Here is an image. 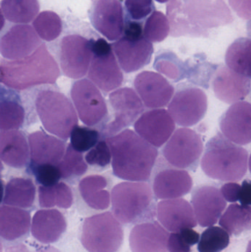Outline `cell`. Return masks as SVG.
Segmentation results:
<instances>
[{
  "mask_svg": "<svg viewBox=\"0 0 251 252\" xmlns=\"http://www.w3.org/2000/svg\"><path fill=\"white\" fill-rule=\"evenodd\" d=\"M25 111L17 96L1 94L0 103L1 131L19 130L25 122Z\"/></svg>",
  "mask_w": 251,
  "mask_h": 252,
  "instance_id": "35",
  "label": "cell"
},
{
  "mask_svg": "<svg viewBox=\"0 0 251 252\" xmlns=\"http://www.w3.org/2000/svg\"><path fill=\"white\" fill-rule=\"evenodd\" d=\"M248 158L249 153L244 148L218 133L206 144L200 165L205 174L212 179L238 182L247 172Z\"/></svg>",
  "mask_w": 251,
  "mask_h": 252,
  "instance_id": "3",
  "label": "cell"
},
{
  "mask_svg": "<svg viewBox=\"0 0 251 252\" xmlns=\"http://www.w3.org/2000/svg\"><path fill=\"white\" fill-rule=\"evenodd\" d=\"M0 157L8 167L22 169L30 159L29 142L19 130H4L0 134Z\"/></svg>",
  "mask_w": 251,
  "mask_h": 252,
  "instance_id": "27",
  "label": "cell"
},
{
  "mask_svg": "<svg viewBox=\"0 0 251 252\" xmlns=\"http://www.w3.org/2000/svg\"><path fill=\"white\" fill-rule=\"evenodd\" d=\"M179 232L182 238H184V241L191 247L195 245L200 241V235L195 231L192 229V228L182 229Z\"/></svg>",
  "mask_w": 251,
  "mask_h": 252,
  "instance_id": "51",
  "label": "cell"
},
{
  "mask_svg": "<svg viewBox=\"0 0 251 252\" xmlns=\"http://www.w3.org/2000/svg\"><path fill=\"white\" fill-rule=\"evenodd\" d=\"M28 169L42 186H53L60 182L62 179L60 168L55 164L30 162Z\"/></svg>",
  "mask_w": 251,
  "mask_h": 252,
  "instance_id": "42",
  "label": "cell"
},
{
  "mask_svg": "<svg viewBox=\"0 0 251 252\" xmlns=\"http://www.w3.org/2000/svg\"><path fill=\"white\" fill-rule=\"evenodd\" d=\"M220 225L229 235H240L251 230V207L232 204L221 216Z\"/></svg>",
  "mask_w": 251,
  "mask_h": 252,
  "instance_id": "33",
  "label": "cell"
},
{
  "mask_svg": "<svg viewBox=\"0 0 251 252\" xmlns=\"http://www.w3.org/2000/svg\"><path fill=\"white\" fill-rule=\"evenodd\" d=\"M1 11L5 19L16 24H28L39 14L38 0H1Z\"/></svg>",
  "mask_w": 251,
  "mask_h": 252,
  "instance_id": "32",
  "label": "cell"
},
{
  "mask_svg": "<svg viewBox=\"0 0 251 252\" xmlns=\"http://www.w3.org/2000/svg\"><path fill=\"white\" fill-rule=\"evenodd\" d=\"M203 151L200 135L192 129H177L163 148L165 159L173 167L191 168L195 165Z\"/></svg>",
  "mask_w": 251,
  "mask_h": 252,
  "instance_id": "9",
  "label": "cell"
},
{
  "mask_svg": "<svg viewBox=\"0 0 251 252\" xmlns=\"http://www.w3.org/2000/svg\"><path fill=\"white\" fill-rule=\"evenodd\" d=\"M62 179H72L83 176L88 170V164L82 153L75 151L69 144L63 158L58 164Z\"/></svg>",
  "mask_w": 251,
  "mask_h": 252,
  "instance_id": "37",
  "label": "cell"
},
{
  "mask_svg": "<svg viewBox=\"0 0 251 252\" xmlns=\"http://www.w3.org/2000/svg\"><path fill=\"white\" fill-rule=\"evenodd\" d=\"M35 111L49 133L66 140L78 126L76 109L69 99L58 91L41 90L35 100Z\"/></svg>",
  "mask_w": 251,
  "mask_h": 252,
  "instance_id": "5",
  "label": "cell"
},
{
  "mask_svg": "<svg viewBox=\"0 0 251 252\" xmlns=\"http://www.w3.org/2000/svg\"><path fill=\"white\" fill-rule=\"evenodd\" d=\"M251 79L229 67L222 66L217 71L212 81L214 93L225 103L240 102L250 93Z\"/></svg>",
  "mask_w": 251,
  "mask_h": 252,
  "instance_id": "23",
  "label": "cell"
},
{
  "mask_svg": "<svg viewBox=\"0 0 251 252\" xmlns=\"http://www.w3.org/2000/svg\"><path fill=\"white\" fill-rule=\"evenodd\" d=\"M239 201L242 205L251 207V181L245 180L243 182Z\"/></svg>",
  "mask_w": 251,
  "mask_h": 252,
  "instance_id": "50",
  "label": "cell"
},
{
  "mask_svg": "<svg viewBox=\"0 0 251 252\" xmlns=\"http://www.w3.org/2000/svg\"><path fill=\"white\" fill-rule=\"evenodd\" d=\"M125 7L131 20L140 21L153 13V0H125Z\"/></svg>",
  "mask_w": 251,
  "mask_h": 252,
  "instance_id": "44",
  "label": "cell"
},
{
  "mask_svg": "<svg viewBox=\"0 0 251 252\" xmlns=\"http://www.w3.org/2000/svg\"><path fill=\"white\" fill-rule=\"evenodd\" d=\"M169 231L157 221H148L136 225L129 236V245L133 252H168Z\"/></svg>",
  "mask_w": 251,
  "mask_h": 252,
  "instance_id": "21",
  "label": "cell"
},
{
  "mask_svg": "<svg viewBox=\"0 0 251 252\" xmlns=\"http://www.w3.org/2000/svg\"><path fill=\"white\" fill-rule=\"evenodd\" d=\"M93 58L91 40L80 35L63 37L60 43V66L65 76L80 79L89 70Z\"/></svg>",
  "mask_w": 251,
  "mask_h": 252,
  "instance_id": "10",
  "label": "cell"
},
{
  "mask_svg": "<svg viewBox=\"0 0 251 252\" xmlns=\"http://www.w3.org/2000/svg\"><path fill=\"white\" fill-rule=\"evenodd\" d=\"M81 241L88 252H118L124 241L122 223L110 212L87 218L83 223Z\"/></svg>",
  "mask_w": 251,
  "mask_h": 252,
  "instance_id": "6",
  "label": "cell"
},
{
  "mask_svg": "<svg viewBox=\"0 0 251 252\" xmlns=\"http://www.w3.org/2000/svg\"><path fill=\"white\" fill-rule=\"evenodd\" d=\"M123 36L131 40H138L144 36V28L138 21L128 20L125 23Z\"/></svg>",
  "mask_w": 251,
  "mask_h": 252,
  "instance_id": "47",
  "label": "cell"
},
{
  "mask_svg": "<svg viewBox=\"0 0 251 252\" xmlns=\"http://www.w3.org/2000/svg\"><path fill=\"white\" fill-rule=\"evenodd\" d=\"M28 139L31 162L58 165L66 153L65 140L44 130L29 133Z\"/></svg>",
  "mask_w": 251,
  "mask_h": 252,
  "instance_id": "24",
  "label": "cell"
},
{
  "mask_svg": "<svg viewBox=\"0 0 251 252\" xmlns=\"http://www.w3.org/2000/svg\"><path fill=\"white\" fill-rule=\"evenodd\" d=\"M190 247L180 232H172L170 234L168 242V250L169 252H190Z\"/></svg>",
  "mask_w": 251,
  "mask_h": 252,
  "instance_id": "45",
  "label": "cell"
},
{
  "mask_svg": "<svg viewBox=\"0 0 251 252\" xmlns=\"http://www.w3.org/2000/svg\"><path fill=\"white\" fill-rule=\"evenodd\" d=\"M192 204L197 223L202 227H210L218 223L226 207L221 191L212 186L196 188L192 195Z\"/></svg>",
  "mask_w": 251,
  "mask_h": 252,
  "instance_id": "17",
  "label": "cell"
},
{
  "mask_svg": "<svg viewBox=\"0 0 251 252\" xmlns=\"http://www.w3.org/2000/svg\"><path fill=\"white\" fill-rule=\"evenodd\" d=\"M240 190H241V186L234 182H228L221 188V192L225 201L231 203L239 201Z\"/></svg>",
  "mask_w": 251,
  "mask_h": 252,
  "instance_id": "48",
  "label": "cell"
},
{
  "mask_svg": "<svg viewBox=\"0 0 251 252\" xmlns=\"http://www.w3.org/2000/svg\"><path fill=\"white\" fill-rule=\"evenodd\" d=\"M4 14H3L2 12L1 11V29H3V27H4Z\"/></svg>",
  "mask_w": 251,
  "mask_h": 252,
  "instance_id": "53",
  "label": "cell"
},
{
  "mask_svg": "<svg viewBox=\"0 0 251 252\" xmlns=\"http://www.w3.org/2000/svg\"><path fill=\"white\" fill-rule=\"evenodd\" d=\"M220 127L223 134L237 145L251 142V104L240 101L234 103L221 117Z\"/></svg>",
  "mask_w": 251,
  "mask_h": 252,
  "instance_id": "18",
  "label": "cell"
},
{
  "mask_svg": "<svg viewBox=\"0 0 251 252\" xmlns=\"http://www.w3.org/2000/svg\"><path fill=\"white\" fill-rule=\"evenodd\" d=\"M156 216L161 224L169 232H178L195 227L197 219L191 204L184 198L163 200L156 207Z\"/></svg>",
  "mask_w": 251,
  "mask_h": 252,
  "instance_id": "19",
  "label": "cell"
},
{
  "mask_svg": "<svg viewBox=\"0 0 251 252\" xmlns=\"http://www.w3.org/2000/svg\"><path fill=\"white\" fill-rule=\"evenodd\" d=\"M0 72L1 84L15 90L54 84L60 76L57 62L43 43L32 54L24 59L1 61Z\"/></svg>",
  "mask_w": 251,
  "mask_h": 252,
  "instance_id": "2",
  "label": "cell"
},
{
  "mask_svg": "<svg viewBox=\"0 0 251 252\" xmlns=\"http://www.w3.org/2000/svg\"><path fill=\"white\" fill-rule=\"evenodd\" d=\"M185 7L192 22L203 28H215L233 21L223 0H185Z\"/></svg>",
  "mask_w": 251,
  "mask_h": 252,
  "instance_id": "20",
  "label": "cell"
},
{
  "mask_svg": "<svg viewBox=\"0 0 251 252\" xmlns=\"http://www.w3.org/2000/svg\"><path fill=\"white\" fill-rule=\"evenodd\" d=\"M228 67L237 73L251 78V40L240 38L228 47L225 53Z\"/></svg>",
  "mask_w": 251,
  "mask_h": 252,
  "instance_id": "31",
  "label": "cell"
},
{
  "mask_svg": "<svg viewBox=\"0 0 251 252\" xmlns=\"http://www.w3.org/2000/svg\"><path fill=\"white\" fill-rule=\"evenodd\" d=\"M36 188L32 179L16 177L10 179L4 188L3 205L29 209L33 205Z\"/></svg>",
  "mask_w": 251,
  "mask_h": 252,
  "instance_id": "30",
  "label": "cell"
},
{
  "mask_svg": "<svg viewBox=\"0 0 251 252\" xmlns=\"http://www.w3.org/2000/svg\"><path fill=\"white\" fill-rule=\"evenodd\" d=\"M246 252H251V241L249 243V245H248L247 250H246Z\"/></svg>",
  "mask_w": 251,
  "mask_h": 252,
  "instance_id": "54",
  "label": "cell"
},
{
  "mask_svg": "<svg viewBox=\"0 0 251 252\" xmlns=\"http://www.w3.org/2000/svg\"><path fill=\"white\" fill-rule=\"evenodd\" d=\"M38 252H60L56 249L53 248L52 247H48L47 248L44 249V250H40Z\"/></svg>",
  "mask_w": 251,
  "mask_h": 252,
  "instance_id": "52",
  "label": "cell"
},
{
  "mask_svg": "<svg viewBox=\"0 0 251 252\" xmlns=\"http://www.w3.org/2000/svg\"><path fill=\"white\" fill-rule=\"evenodd\" d=\"M87 164L98 167H106L112 161V151L106 140H100L85 157Z\"/></svg>",
  "mask_w": 251,
  "mask_h": 252,
  "instance_id": "43",
  "label": "cell"
},
{
  "mask_svg": "<svg viewBox=\"0 0 251 252\" xmlns=\"http://www.w3.org/2000/svg\"><path fill=\"white\" fill-rule=\"evenodd\" d=\"M136 92L149 109L165 107L173 97L175 89L160 74L152 71H143L134 79Z\"/></svg>",
  "mask_w": 251,
  "mask_h": 252,
  "instance_id": "15",
  "label": "cell"
},
{
  "mask_svg": "<svg viewBox=\"0 0 251 252\" xmlns=\"http://www.w3.org/2000/svg\"><path fill=\"white\" fill-rule=\"evenodd\" d=\"M89 16L94 29L109 41H117L123 36L125 18L119 0H96Z\"/></svg>",
  "mask_w": 251,
  "mask_h": 252,
  "instance_id": "12",
  "label": "cell"
},
{
  "mask_svg": "<svg viewBox=\"0 0 251 252\" xmlns=\"http://www.w3.org/2000/svg\"><path fill=\"white\" fill-rule=\"evenodd\" d=\"M88 78L104 93L119 89L123 82V74L113 50L108 54L93 56Z\"/></svg>",
  "mask_w": 251,
  "mask_h": 252,
  "instance_id": "22",
  "label": "cell"
},
{
  "mask_svg": "<svg viewBox=\"0 0 251 252\" xmlns=\"http://www.w3.org/2000/svg\"><path fill=\"white\" fill-rule=\"evenodd\" d=\"M70 94L78 117L85 126H97L107 116L106 100L100 89L89 79L84 78L75 81Z\"/></svg>",
  "mask_w": 251,
  "mask_h": 252,
  "instance_id": "7",
  "label": "cell"
},
{
  "mask_svg": "<svg viewBox=\"0 0 251 252\" xmlns=\"http://www.w3.org/2000/svg\"><path fill=\"white\" fill-rule=\"evenodd\" d=\"M229 242V234L223 228L210 226L202 233L197 250L199 252H221Z\"/></svg>",
  "mask_w": 251,
  "mask_h": 252,
  "instance_id": "38",
  "label": "cell"
},
{
  "mask_svg": "<svg viewBox=\"0 0 251 252\" xmlns=\"http://www.w3.org/2000/svg\"><path fill=\"white\" fill-rule=\"evenodd\" d=\"M106 142L111 148L114 176L129 182H147L151 176L159 152L137 132L125 129Z\"/></svg>",
  "mask_w": 251,
  "mask_h": 252,
  "instance_id": "1",
  "label": "cell"
},
{
  "mask_svg": "<svg viewBox=\"0 0 251 252\" xmlns=\"http://www.w3.org/2000/svg\"><path fill=\"white\" fill-rule=\"evenodd\" d=\"M169 31L170 25L167 16L155 10L144 24V36L150 42H162L168 36Z\"/></svg>",
  "mask_w": 251,
  "mask_h": 252,
  "instance_id": "40",
  "label": "cell"
},
{
  "mask_svg": "<svg viewBox=\"0 0 251 252\" xmlns=\"http://www.w3.org/2000/svg\"><path fill=\"white\" fill-rule=\"evenodd\" d=\"M134 126V130L141 138L156 148L167 143L175 128L173 118L164 109L144 112Z\"/></svg>",
  "mask_w": 251,
  "mask_h": 252,
  "instance_id": "14",
  "label": "cell"
},
{
  "mask_svg": "<svg viewBox=\"0 0 251 252\" xmlns=\"http://www.w3.org/2000/svg\"><path fill=\"white\" fill-rule=\"evenodd\" d=\"M193 185V179L186 170L165 169L155 176L153 189L159 199H175L188 194Z\"/></svg>",
  "mask_w": 251,
  "mask_h": 252,
  "instance_id": "25",
  "label": "cell"
},
{
  "mask_svg": "<svg viewBox=\"0 0 251 252\" xmlns=\"http://www.w3.org/2000/svg\"><path fill=\"white\" fill-rule=\"evenodd\" d=\"M156 1H158V2L165 3L167 2V1H169V0H156Z\"/></svg>",
  "mask_w": 251,
  "mask_h": 252,
  "instance_id": "55",
  "label": "cell"
},
{
  "mask_svg": "<svg viewBox=\"0 0 251 252\" xmlns=\"http://www.w3.org/2000/svg\"><path fill=\"white\" fill-rule=\"evenodd\" d=\"M33 27L28 24L12 26L1 36L0 52L6 60H19L32 54L42 44Z\"/></svg>",
  "mask_w": 251,
  "mask_h": 252,
  "instance_id": "13",
  "label": "cell"
},
{
  "mask_svg": "<svg viewBox=\"0 0 251 252\" xmlns=\"http://www.w3.org/2000/svg\"><path fill=\"white\" fill-rule=\"evenodd\" d=\"M249 170H250L251 173V154L250 156V158H249Z\"/></svg>",
  "mask_w": 251,
  "mask_h": 252,
  "instance_id": "56",
  "label": "cell"
},
{
  "mask_svg": "<svg viewBox=\"0 0 251 252\" xmlns=\"http://www.w3.org/2000/svg\"><path fill=\"white\" fill-rule=\"evenodd\" d=\"M73 200L72 189L64 182H58L53 186L41 185L38 188V202L41 208L69 209L73 204Z\"/></svg>",
  "mask_w": 251,
  "mask_h": 252,
  "instance_id": "34",
  "label": "cell"
},
{
  "mask_svg": "<svg viewBox=\"0 0 251 252\" xmlns=\"http://www.w3.org/2000/svg\"><path fill=\"white\" fill-rule=\"evenodd\" d=\"M100 133L91 127L77 126L70 135V145L80 153L89 151L100 142Z\"/></svg>",
  "mask_w": 251,
  "mask_h": 252,
  "instance_id": "41",
  "label": "cell"
},
{
  "mask_svg": "<svg viewBox=\"0 0 251 252\" xmlns=\"http://www.w3.org/2000/svg\"><path fill=\"white\" fill-rule=\"evenodd\" d=\"M153 66L158 72L175 82L187 77L182 62L178 60L175 55L169 52L156 56Z\"/></svg>",
  "mask_w": 251,
  "mask_h": 252,
  "instance_id": "39",
  "label": "cell"
},
{
  "mask_svg": "<svg viewBox=\"0 0 251 252\" xmlns=\"http://www.w3.org/2000/svg\"><path fill=\"white\" fill-rule=\"evenodd\" d=\"M91 48L93 56H101L113 51V47L106 39L100 38L97 40H91Z\"/></svg>",
  "mask_w": 251,
  "mask_h": 252,
  "instance_id": "49",
  "label": "cell"
},
{
  "mask_svg": "<svg viewBox=\"0 0 251 252\" xmlns=\"http://www.w3.org/2000/svg\"><path fill=\"white\" fill-rule=\"evenodd\" d=\"M32 27L41 39L52 41L61 34L63 24L60 16L53 11L44 10L37 16Z\"/></svg>",
  "mask_w": 251,
  "mask_h": 252,
  "instance_id": "36",
  "label": "cell"
},
{
  "mask_svg": "<svg viewBox=\"0 0 251 252\" xmlns=\"http://www.w3.org/2000/svg\"><path fill=\"white\" fill-rule=\"evenodd\" d=\"M112 47L121 69L126 73L137 72L148 65L154 51L153 44L145 37L131 40L122 36Z\"/></svg>",
  "mask_w": 251,
  "mask_h": 252,
  "instance_id": "16",
  "label": "cell"
},
{
  "mask_svg": "<svg viewBox=\"0 0 251 252\" xmlns=\"http://www.w3.org/2000/svg\"><path fill=\"white\" fill-rule=\"evenodd\" d=\"M208 109L206 93L198 88L190 87L178 90L171 100L168 111L178 126H193L205 117Z\"/></svg>",
  "mask_w": 251,
  "mask_h": 252,
  "instance_id": "11",
  "label": "cell"
},
{
  "mask_svg": "<svg viewBox=\"0 0 251 252\" xmlns=\"http://www.w3.org/2000/svg\"><path fill=\"white\" fill-rule=\"evenodd\" d=\"M113 118L103 129L110 137L137 122L144 111V105L137 92L129 87L119 88L109 94Z\"/></svg>",
  "mask_w": 251,
  "mask_h": 252,
  "instance_id": "8",
  "label": "cell"
},
{
  "mask_svg": "<svg viewBox=\"0 0 251 252\" xmlns=\"http://www.w3.org/2000/svg\"><path fill=\"white\" fill-rule=\"evenodd\" d=\"M112 212L122 224L152 221L156 215L151 187L146 182H123L113 187Z\"/></svg>",
  "mask_w": 251,
  "mask_h": 252,
  "instance_id": "4",
  "label": "cell"
},
{
  "mask_svg": "<svg viewBox=\"0 0 251 252\" xmlns=\"http://www.w3.org/2000/svg\"><path fill=\"white\" fill-rule=\"evenodd\" d=\"M67 228L63 215L55 209L37 211L32 219L31 233L35 239L43 244L57 242Z\"/></svg>",
  "mask_w": 251,
  "mask_h": 252,
  "instance_id": "26",
  "label": "cell"
},
{
  "mask_svg": "<svg viewBox=\"0 0 251 252\" xmlns=\"http://www.w3.org/2000/svg\"><path fill=\"white\" fill-rule=\"evenodd\" d=\"M32 226L30 213L25 209L3 205L0 210V235L3 241H21L28 237Z\"/></svg>",
  "mask_w": 251,
  "mask_h": 252,
  "instance_id": "28",
  "label": "cell"
},
{
  "mask_svg": "<svg viewBox=\"0 0 251 252\" xmlns=\"http://www.w3.org/2000/svg\"><path fill=\"white\" fill-rule=\"evenodd\" d=\"M229 4L242 19L251 20V0H228Z\"/></svg>",
  "mask_w": 251,
  "mask_h": 252,
  "instance_id": "46",
  "label": "cell"
},
{
  "mask_svg": "<svg viewBox=\"0 0 251 252\" xmlns=\"http://www.w3.org/2000/svg\"><path fill=\"white\" fill-rule=\"evenodd\" d=\"M107 179L100 175L85 176L79 183V191L85 204L95 210H106L112 203V195L106 189Z\"/></svg>",
  "mask_w": 251,
  "mask_h": 252,
  "instance_id": "29",
  "label": "cell"
}]
</instances>
